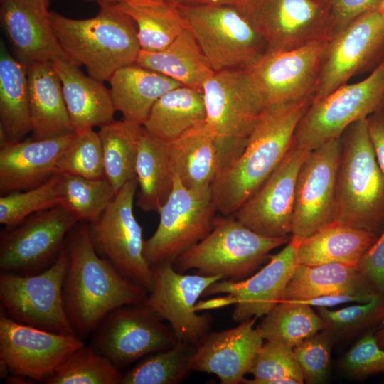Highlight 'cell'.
I'll list each match as a JSON object with an SVG mask.
<instances>
[{
	"mask_svg": "<svg viewBox=\"0 0 384 384\" xmlns=\"http://www.w3.org/2000/svg\"><path fill=\"white\" fill-rule=\"evenodd\" d=\"M308 152L291 144L277 166L233 214L236 220L263 236L289 238L292 230L297 178Z\"/></svg>",
	"mask_w": 384,
	"mask_h": 384,
	"instance_id": "19",
	"label": "cell"
},
{
	"mask_svg": "<svg viewBox=\"0 0 384 384\" xmlns=\"http://www.w3.org/2000/svg\"><path fill=\"white\" fill-rule=\"evenodd\" d=\"M48 18L68 58L84 65L88 75L109 81L119 68L136 63L141 50L137 29L119 4L101 6L87 19H73L55 11Z\"/></svg>",
	"mask_w": 384,
	"mask_h": 384,
	"instance_id": "3",
	"label": "cell"
},
{
	"mask_svg": "<svg viewBox=\"0 0 384 384\" xmlns=\"http://www.w3.org/2000/svg\"><path fill=\"white\" fill-rule=\"evenodd\" d=\"M76 335L59 334L15 321L0 311V363L9 374L42 383L84 346Z\"/></svg>",
	"mask_w": 384,
	"mask_h": 384,
	"instance_id": "18",
	"label": "cell"
},
{
	"mask_svg": "<svg viewBox=\"0 0 384 384\" xmlns=\"http://www.w3.org/2000/svg\"><path fill=\"white\" fill-rule=\"evenodd\" d=\"M31 138L42 140L74 132L71 128L60 78L53 63L26 67Z\"/></svg>",
	"mask_w": 384,
	"mask_h": 384,
	"instance_id": "26",
	"label": "cell"
},
{
	"mask_svg": "<svg viewBox=\"0 0 384 384\" xmlns=\"http://www.w3.org/2000/svg\"><path fill=\"white\" fill-rule=\"evenodd\" d=\"M42 0H1L2 27L16 58L26 67L68 59L48 18Z\"/></svg>",
	"mask_w": 384,
	"mask_h": 384,
	"instance_id": "23",
	"label": "cell"
},
{
	"mask_svg": "<svg viewBox=\"0 0 384 384\" xmlns=\"http://www.w3.org/2000/svg\"><path fill=\"white\" fill-rule=\"evenodd\" d=\"M378 344L382 348H384V326L375 333Z\"/></svg>",
	"mask_w": 384,
	"mask_h": 384,
	"instance_id": "54",
	"label": "cell"
},
{
	"mask_svg": "<svg viewBox=\"0 0 384 384\" xmlns=\"http://www.w3.org/2000/svg\"><path fill=\"white\" fill-rule=\"evenodd\" d=\"M257 318L229 329L207 334L191 352V370L213 373L222 384L243 383L251 362L263 343Z\"/></svg>",
	"mask_w": 384,
	"mask_h": 384,
	"instance_id": "22",
	"label": "cell"
},
{
	"mask_svg": "<svg viewBox=\"0 0 384 384\" xmlns=\"http://www.w3.org/2000/svg\"><path fill=\"white\" fill-rule=\"evenodd\" d=\"M235 6L263 39L267 52L331 38L328 14L316 0H238Z\"/></svg>",
	"mask_w": 384,
	"mask_h": 384,
	"instance_id": "13",
	"label": "cell"
},
{
	"mask_svg": "<svg viewBox=\"0 0 384 384\" xmlns=\"http://www.w3.org/2000/svg\"><path fill=\"white\" fill-rule=\"evenodd\" d=\"M123 373L92 345L66 358L44 384H121Z\"/></svg>",
	"mask_w": 384,
	"mask_h": 384,
	"instance_id": "40",
	"label": "cell"
},
{
	"mask_svg": "<svg viewBox=\"0 0 384 384\" xmlns=\"http://www.w3.org/2000/svg\"><path fill=\"white\" fill-rule=\"evenodd\" d=\"M188 344L178 341L167 349L151 353L123 373L121 384H176L191 369Z\"/></svg>",
	"mask_w": 384,
	"mask_h": 384,
	"instance_id": "39",
	"label": "cell"
},
{
	"mask_svg": "<svg viewBox=\"0 0 384 384\" xmlns=\"http://www.w3.org/2000/svg\"><path fill=\"white\" fill-rule=\"evenodd\" d=\"M143 126L125 120L100 127L105 177L117 193L127 182L136 178V163Z\"/></svg>",
	"mask_w": 384,
	"mask_h": 384,
	"instance_id": "36",
	"label": "cell"
},
{
	"mask_svg": "<svg viewBox=\"0 0 384 384\" xmlns=\"http://www.w3.org/2000/svg\"><path fill=\"white\" fill-rule=\"evenodd\" d=\"M356 268L380 293L384 294V230L363 255Z\"/></svg>",
	"mask_w": 384,
	"mask_h": 384,
	"instance_id": "48",
	"label": "cell"
},
{
	"mask_svg": "<svg viewBox=\"0 0 384 384\" xmlns=\"http://www.w3.org/2000/svg\"><path fill=\"white\" fill-rule=\"evenodd\" d=\"M53 65L58 73L71 128L80 133L101 127L114 119L117 111L110 90L103 82L85 75L69 59H57Z\"/></svg>",
	"mask_w": 384,
	"mask_h": 384,
	"instance_id": "25",
	"label": "cell"
},
{
	"mask_svg": "<svg viewBox=\"0 0 384 384\" xmlns=\"http://www.w3.org/2000/svg\"><path fill=\"white\" fill-rule=\"evenodd\" d=\"M58 193L60 204L85 223L96 220L116 195L105 177L90 179L68 174H60Z\"/></svg>",
	"mask_w": 384,
	"mask_h": 384,
	"instance_id": "38",
	"label": "cell"
},
{
	"mask_svg": "<svg viewBox=\"0 0 384 384\" xmlns=\"http://www.w3.org/2000/svg\"><path fill=\"white\" fill-rule=\"evenodd\" d=\"M69 265L63 286L67 317L82 339L92 335L113 309L144 303L148 292L119 272L95 251L87 223L75 224L67 235Z\"/></svg>",
	"mask_w": 384,
	"mask_h": 384,
	"instance_id": "1",
	"label": "cell"
},
{
	"mask_svg": "<svg viewBox=\"0 0 384 384\" xmlns=\"http://www.w3.org/2000/svg\"><path fill=\"white\" fill-rule=\"evenodd\" d=\"M76 133L42 140L24 139L0 147V192L38 186L57 172V163Z\"/></svg>",
	"mask_w": 384,
	"mask_h": 384,
	"instance_id": "24",
	"label": "cell"
},
{
	"mask_svg": "<svg viewBox=\"0 0 384 384\" xmlns=\"http://www.w3.org/2000/svg\"><path fill=\"white\" fill-rule=\"evenodd\" d=\"M248 373L254 378L247 384H302L304 378L293 348L282 343L267 341L255 353Z\"/></svg>",
	"mask_w": 384,
	"mask_h": 384,
	"instance_id": "41",
	"label": "cell"
},
{
	"mask_svg": "<svg viewBox=\"0 0 384 384\" xmlns=\"http://www.w3.org/2000/svg\"><path fill=\"white\" fill-rule=\"evenodd\" d=\"M202 90L205 124L216 144L223 171L241 154L266 107L247 70L215 72Z\"/></svg>",
	"mask_w": 384,
	"mask_h": 384,
	"instance_id": "6",
	"label": "cell"
},
{
	"mask_svg": "<svg viewBox=\"0 0 384 384\" xmlns=\"http://www.w3.org/2000/svg\"><path fill=\"white\" fill-rule=\"evenodd\" d=\"M57 172L90 179L105 178L103 153L98 133L93 129L76 133L58 159Z\"/></svg>",
	"mask_w": 384,
	"mask_h": 384,
	"instance_id": "43",
	"label": "cell"
},
{
	"mask_svg": "<svg viewBox=\"0 0 384 384\" xmlns=\"http://www.w3.org/2000/svg\"><path fill=\"white\" fill-rule=\"evenodd\" d=\"M335 340L330 331L324 330L305 338L293 348L306 383L320 384L326 379L331 351Z\"/></svg>",
	"mask_w": 384,
	"mask_h": 384,
	"instance_id": "45",
	"label": "cell"
},
{
	"mask_svg": "<svg viewBox=\"0 0 384 384\" xmlns=\"http://www.w3.org/2000/svg\"><path fill=\"white\" fill-rule=\"evenodd\" d=\"M108 82L113 103L123 120L141 126L161 97L183 86L171 78L136 63L119 68Z\"/></svg>",
	"mask_w": 384,
	"mask_h": 384,
	"instance_id": "28",
	"label": "cell"
},
{
	"mask_svg": "<svg viewBox=\"0 0 384 384\" xmlns=\"http://www.w3.org/2000/svg\"><path fill=\"white\" fill-rule=\"evenodd\" d=\"M375 296L343 293L320 297L303 302L307 303L312 306H316V308H329L350 302L366 303L372 300Z\"/></svg>",
	"mask_w": 384,
	"mask_h": 384,
	"instance_id": "50",
	"label": "cell"
},
{
	"mask_svg": "<svg viewBox=\"0 0 384 384\" xmlns=\"http://www.w3.org/2000/svg\"><path fill=\"white\" fill-rule=\"evenodd\" d=\"M218 213L211 189L195 191L186 188L174 174L172 191L159 214L154 233L144 242V256L151 267L174 262L213 228Z\"/></svg>",
	"mask_w": 384,
	"mask_h": 384,
	"instance_id": "11",
	"label": "cell"
},
{
	"mask_svg": "<svg viewBox=\"0 0 384 384\" xmlns=\"http://www.w3.org/2000/svg\"><path fill=\"white\" fill-rule=\"evenodd\" d=\"M78 223L59 204L6 227L0 236L1 271L20 275L43 272L56 260L65 247L68 233Z\"/></svg>",
	"mask_w": 384,
	"mask_h": 384,
	"instance_id": "12",
	"label": "cell"
},
{
	"mask_svg": "<svg viewBox=\"0 0 384 384\" xmlns=\"http://www.w3.org/2000/svg\"><path fill=\"white\" fill-rule=\"evenodd\" d=\"M46 7L48 9L49 5L50 0H42Z\"/></svg>",
	"mask_w": 384,
	"mask_h": 384,
	"instance_id": "56",
	"label": "cell"
},
{
	"mask_svg": "<svg viewBox=\"0 0 384 384\" xmlns=\"http://www.w3.org/2000/svg\"><path fill=\"white\" fill-rule=\"evenodd\" d=\"M343 293L367 296L381 294L355 267L340 263L315 266L298 264L282 301L305 302Z\"/></svg>",
	"mask_w": 384,
	"mask_h": 384,
	"instance_id": "29",
	"label": "cell"
},
{
	"mask_svg": "<svg viewBox=\"0 0 384 384\" xmlns=\"http://www.w3.org/2000/svg\"><path fill=\"white\" fill-rule=\"evenodd\" d=\"M176 6H235L238 0H165Z\"/></svg>",
	"mask_w": 384,
	"mask_h": 384,
	"instance_id": "51",
	"label": "cell"
},
{
	"mask_svg": "<svg viewBox=\"0 0 384 384\" xmlns=\"http://www.w3.org/2000/svg\"><path fill=\"white\" fill-rule=\"evenodd\" d=\"M340 139L335 221L380 236L384 230V173L373 151L366 119L351 124Z\"/></svg>",
	"mask_w": 384,
	"mask_h": 384,
	"instance_id": "4",
	"label": "cell"
},
{
	"mask_svg": "<svg viewBox=\"0 0 384 384\" xmlns=\"http://www.w3.org/2000/svg\"><path fill=\"white\" fill-rule=\"evenodd\" d=\"M384 58V14H364L331 36L325 48L313 100L375 68Z\"/></svg>",
	"mask_w": 384,
	"mask_h": 384,
	"instance_id": "15",
	"label": "cell"
},
{
	"mask_svg": "<svg viewBox=\"0 0 384 384\" xmlns=\"http://www.w3.org/2000/svg\"><path fill=\"white\" fill-rule=\"evenodd\" d=\"M60 174L35 188L14 191L0 197V223L14 226L28 216L60 204L58 193Z\"/></svg>",
	"mask_w": 384,
	"mask_h": 384,
	"instance_id": "42",
	"label": "cell"
},
{
	"mask_svg": "<svg viewBox=\"0 0 384 384\" xmlns=\"http://www.w3.org/2000/svg\"><path fill=\"white\" fill-rule=\"evenodd\" d=\"M257 327L265 340L292 348L305 338L326 329L324 321L312 306L298 301H281Z\"/></svg>",
	"mask_w": 384,
	"mask_h": 384,
	"instance_id": "37",
	"label": "cell"
},
{
	"mask_svg": "<svg viewBox=\"0 0 384 384\" xmlns=\"http://www.w3.org/2000/svg\"><path fill=\"white\" fill-rule=\"evenodd\" d=\"M203 90L180 86L161 97L143 125L153 138L169 144L206 123Z\"/></svg>",
	"mask_w": 384,
	"mask_h": 384,
	"instance_id": "31",
	"label": "cell"
},
{
	"mask_svg": "<svg viewBox=\"0 0 384 384\" xmlns=\"http://www.w3.org/2000/svg\"><path fill=\"white\" fill-rule=\"evenodd\" d=\"M326 11L331 26V37L360 16L378 11L380 0H316Z\"/></svg>",
	"mask_w": 384,
	"mask_h": 384,
	"instance_id": "47",
	"label": "cell"
},
{
	"mask_svg": "<svg viewBox=\"0 0 384 384\" xmlns=\"http://www.w3.org/2000/svg\"><path fill=\"white\" fill-rule=\"evenodd\" d=\"M151 270L153 288L144 303L169 323L178 341L198 343L208 334L210 319L196 314V302L223 278L178 272L169 262L154 265Z\"/></svg>",
	"mask_w": 384,
	"mask_h": 384,
	"instance_id": "17",
	"label": "cell"
},
{
	"mask_svg": "<svg viewBox=\"0 0 384 384\" xmlns=\"http://www.w3.org/2000/svg\"><path fill=\"white\" fill-rule=\"evenodd\" d=\"M384 102V58L365 79L346 83L313 100L300 119L292 146L310 151L340 138L356 121L381 109Z\"/></svg>",
	"mask_w": 384,
	"mask_h": 384,
	"instance_id": "8",
	"label": "cell"
},
{
	"mask_svg": "<svg viewBox=\"0 0 384 384\" xmlns=\"http://www.w3.org/2000/svg\"><path fill=\"white\" fill-rule=\"evenodd\" d=\"M135 63L199 90L215 73L187 28L162 50H141Z\"/></svg>",
	"mask_w": 384,
	"mask_h": 384,
	"instance_id": "32",
	"label": "cell"
},
{
	"mask_svg": "<svg viewBox=\"0 0 384 384\" xmlns=\"http://www.w3.org/2000/svg\"><path fill=\"white\" fill-rule=\"evenodd\" d=\"M174 174L192 191L211 189L222 172L214 138L206 124L169 143Z\"/></svg>",
	"mask_w": 384,
	"mask_h": 384,
	"instance_id": "30",
	"label": "cell"
},
{
	"mask_svg": "<svg viewBox=\"0 0 384 384\" xmlns=\"http://www.w3.org/2000/svg\"><path fill=\"white\" fill-rule=\"evenodd\" d=\"M118 4L135 23L142 50H164L186 28L178 8L165 0H129Z\"/></svg>",
	"mask_w": 384,
	"mask_h": 384,
	"instance_id": "35",
	"label": "cell"
},
{
	"mask_svg": "<svg viewBox=\"0 0 384 384\" xmlns=\"http://www.w3.org/2000/svg\"><path fill=\"white\" fill-rule=\"evenodd\" d=\"M379 11L384 14V0H380V6Z\"/></svg>",
	"mask_w": 384,
	"mask_h": 384,
	"instance_id": "55",
	"label": "cell"
},
{
	"mask_svg": "<svg viewBox=\"0 0 384 384\" xmlns=\"http://www.w3.org/2000/svg\"><path fill=\"white\" fill-rule=\"evenodd\" d=\"M83 1L96 2L100 5V6H105V5L118 4L122 1H129V0H83Z\"/></svg>",
	"mask_w": 384,
	"mask_h": 384,
	"instance_id": "53",
	"label": "cell"
},
{
	"mask_svg": "<svg viewBox=\"0 0 384 384\" xmlns=\"http://www.w3.org/2000/svg\"><path fill=\"white\" fill-rule=\"evenodd\" d=\"M297 265L296 243L290 238L280 252L269 255L267 263L257 273L240 281L218 280L208 287L203 295L231 296L235 304L233 319L237 322L262 317L282 301Z\"/></svg>",
	"mask_w": 384,
	"mask_h": 384,
	"instance_id": "21",
	"label": "cell"
},
{
	"mask_svg": "<svg viewBox=\"0 0 384 384\" xmlns=\"http://www.w3.org/2000/svg\"><path fill=\"white\" fill-rule=\"evenodd\" d=\"M317 309L326 324V331L336 339L346 338L384 322V294H379L370 302L337 310L326 307Z\"/></svg>",
	"mask_w": 384,
	"mask_h": 384,
	"instance_id": "44",
	"label": "cell"
},
{
	"mask_svg": "<svg viewBox=\"0 0 384 384\" xmlns=\"http://www.w3.org/2000/svg\"><path fill=\"white\" fill-rule=\"evenodd\" d=\"M366 120L375 156L384 173V110H377L368 116Z\"/></svg>",
	"mask_w": 384,
	"mask_h": 384,
	"instance_id": "49",
	"label": "cell"
},
{
	"mask_svg": "<svg viewBox=\"0 0 384 384\" xmlns=\"http://www.w3.org/2000/svg\"><path fill=\"white\" fill-rule=\"evenodd\" d=\"M313 97L266 107L257 119L241 154L211 188L218 213L233 215L259 188L285 156L295 129Z\"/></svg>",
	"mask_w": 384,
	"mask_h": 384,
	"instance_id": "2",
	"label": "cell"
},
{
	"mask_svg": "<svg viewBox=\"0 0 384 384\" xmlns=\"http://www.w3.org/2000/svg\"><path fill=\"white\" fill-rule=\"evenodd\" d=\"M340 138L309 151L299 168L291 237L306 238L335 221Z\"/></svg>",
	"mask_w": 384,
	"mask_h": 384,
	"instance_id": "16",
	"label": "cell"
},
{
	"mask_svg": "<svg viewBox=\"0 0 384 384\" xmlns=\"http://www.w3.org/2000/svg\"><path fill=\"white\" fill-rule=\"evenodd\" d=\"M68 265L65 245L53 264L41 273L20 275L1 272L0 311L24 325L76 335L63 304V286Z\"/></svg>",
	"mask_w": 384,
	"mask_h": 384,
	"instance_id": "9",
	"label": "cell"
},
{
	"mask_svg": "<svg viewBox=\"0 0 384 384\" xmlns=\"http://www.w3.org/2000/svg\"><path fill=\"white\" fill-rule=\"evenodd\" d=\"M177 7L214 72L248 70L267 52L235 6Z\"/></svg>",
	"mask_w": 384,
	"mask_h": 384,
	"instance_id": "7",
	"label": "cell"
},
{
	"mask_svg": "<svg viewBox=\"0 0 384 384\" xmlns=\"http://www.w3.org/2000/svg\"><path fill=\"white\" fill-rule=\"evenodd\" d=\"M136 176L137 207L159 213L172 191L174 172L168 144L153 138L145 129L138 149Z\"/></svg>",
	"mask_w": 384,
	"mask_h": 384,
	"instance_id": "33",
	"label": "cell"
},
{
	"mask_svg": "<svg viewBox=\"0 0 384 384\" xmlns=\"http://www.w3.org/2000/svg\"><path fill=\"white\" fill-rule=\"evenodd\" d=\"M381 109H383L384 110V102L383 104V106H382Z\"/></svg>",
	"mask_w": 384,
	"mask_h": 384,
	"instance_id": "57",
	"label": "cell"
},
{
	"mask_svg": "<svg viewBox=\"0 0 384 384\" xmlns=\"http://www.w3.org/2000/svg\"><path fill=\"white\" fill-rule=\"evenodd\" d=\"M329 39L289 50L267 52L247 70L265 107L314 97Z\"/></svg>",
	"mask_w": 384,
	"mask_h": 384,
	"instance_id": "20",
	"label": "cell"
},
{
	"mask_svg": "<svg viewBox=\"0 0 384 384\" xmlns=\"http://www.w3.org/2000/svg\"><path fill=\"white\" fill-rule=\"evenodd\" d=\"M0 129L8 143L21 141L31 132L26 67L0 44Z\"/></svg>",
	"mask_w": 384,
	"mask_h": 384,
	"instance_id": "34",
	"label": "cell"
},
{
	"mask_svg": "<svg viewBox=\"0 0 384 384\" xmlns=\"http://www.w3.org/2000/svg\"><path fill=\"white\" fill-rule=\"evenodd\" d=\"M162 321L144 303L117 307L100 322L91 345L121 370L178 342L171 327Z\"/></svg>",
	"mask_w": 384,
	"mask_h": 384,
	"instance_id": "14",
	"label": "cell"
},
{
	"mask_svg": "<svg viewBox=\"0 0 384 384\" xmlns=\"http://www.w3.org/2000/svg\"><path fill=\"white\" fill-rule=\"evenodd\" d=\"M291 238L296 243L299 265L340 263L356 267L379 235L334 221L306 238Z\"/></svg>",
	"mask_w": 384,
	"mask_h": 384,
	"instance_id": "27",
	"label": "cell"
},
{
	"mask_svg": "<svg viewBox=\"0 0 384 384\" xmlns=\"http://www.w3.org/2000/svg\"><path fill=\"white\" fill-rule=\"evenodd\" d=\"M5 379H6V383H11V384L30 383L29 382H27V381H32L33 383H34L33 380H31V379L26 377L22 376V375H18L9 374V375H8Z\"/></svg>",
	"mask_w": 384,
	"mask_h": 384,
	"instance_id": "52",
	"label": "cell"
},
{
	"mask_svg": "<svg viewBox=\"0 0 384 384\" xmlns=\"http://www.w3.org/2000/svg\"><path fill=\"white\" fill-rule=\"evenodd\" d=\"M289 240L260 235L233 215L218 217L209 234L178 257L173 265L178 272L197 270L202 275L240 281L251 276L267 260L272 250Z\"/></svg>",
	"mask_w": 384,
	"mask_h": 384,
	"instance_id": "5",
	"label": "cell"
},
{
	"mask_svg": "<svg viewBox=\"0 0 384 384\" xmlns=\"http://www.w3.org/2000/svg\"><path fill=\"white\" fill-rule=\"evenodd\" d=\"M340 366L356 379L384 372V348L378 344L375 333L368 331L343 356Z\"/></svg>",
	"mask_w": 384,
	"mask_h": 384,
	"instance_id": "46",
	"label": "cell"
},
{
	"mask_svg": "<svg viewBox=\"0 0 384 384\" xmlns=\"http://www.w3.org/2000/svg\"><path fill=\"white\" fill-rule=\"evenodd\" d=\"M137 188V178L127 182L98 218L87 226L97 253L150 292L154 284L152 270L144 258L142 228L133 212Z\"/></svg>",
	"mask_w": 384,
	"mask_h": 384,
	"instance_id": "10",
	"label": "cell"
}]
</instances>
